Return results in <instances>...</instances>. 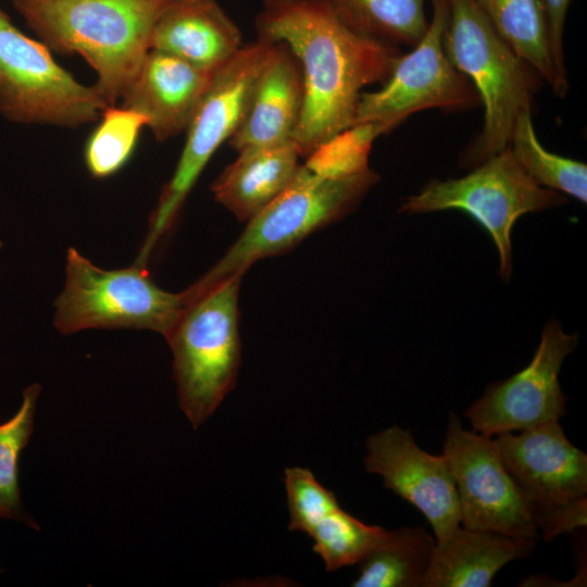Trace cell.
Masks as SVG:
<instances>
[{"mask_svg": "<svg viewBox=\"0 0 587 587\" xmlns=\"http://www.w3.org/2000/svg\"><path fill=\"white\" fill-rule=\"evenodd\" d=\"M572 0H544L551 57L557 76L554 95L564 98L569 90L567 71L563 47L566 15Z\"/></svg>", "mask_w": 587, "mask_h": 587, "instance_id": "f546056e", "label": "cell"}, {"mask_svg": "<svg viewBox=\"0 0 587 587\" xmlns=\"http://www.w3.org/2000/svg\"><path fill=\"white\" fill-rule=\"evenodd\" d=\"M386 529L367 525L341 507L324 517L310 533L313 551L328 572L358 564L382 540Z\"/></svg>", "mask_w": 587, "mask_h": 587, "instance_id": "484cf974", "label": "cell"}, {"mask_svg": "<svg viewBox=\"0 0 587 587\" xmlns=\"http://www.w3.org/2000/svg\"><path fill=\"white\" fill-rule=\"evenodd\" d=\"M213 75L150 49L123 93L121 105L143 114L147 127L162 142L186 130Z\"/></svg>", "mask_w": 587, "mask_h": 587, "instance_id": "9a60e30c", "label": "cell"}, {"mask_svg": "<svg viewBox=\"0 0 587 587\" xmlns=\"http://www.w3.org/2000/svg\"><path fill=\"white\" fill-rule=\"evenodd\" d=\"M586 496L533 512L535 526L537 530H541L546 541H550L561 534L573 533L578 527H586Z\"/></svg>", "mask_w": 587, "mask_h": 587, "instance_id": "f1b7e54d", "label": "cell"}, {"mask_svg": "<svg viewBox=\"0 0 587 587\" xmlns=\"http://www.w3.org/2000/svg\"><path fill=\"white\" fill-rule=\"evenodd\" d=\"M359 32L396 47H414L429 21L425 0H329Z\"/></svg>", "mask_w": 587, "mask_h": 587, "instance_id": "7402d4cb", "label": "cell"}, {"mask_svg": "<svg viewBox=\"0 0 587 587\" xmlns=\"http://www.w3.org/2000/svg\"><path fill=\"white\" fill-rule=\"evenodd\" d=\"M502 39L554 92L557 76L550 51L544 0H473Z\"/></svg>", "mask_w": 587, "mask_h": 587, "instance_id": "44dd1931", "label": "cell"}, {"mask_svg": "<svg viewBox=\"0 0 587 587\" xmlns=\"http://www.w3.org/2000/svg\"><path fill=\"white\" fill-rule=\"evenodd\" d=\"M444 49L476 89L483 129L463 163L478 165L509 146L517 116L532 111L542 78L495 30L473 0H448Z\"/></svg>", "mask_w": 587, "mask_h": 587, "instance_id": "3957f363", "label": "cell"}, {"mask_svg": "<svg viewBox=\"0 0 587 587\" xmlns=\"http://www.w3.org/2000/svg\"><path fill=\"white\" fill-rule=\"evenodd\" d=\"M168 0H12L49 49L78 54L97 73L95 84L115 105L150 51L154 23Z\"/></svg>", "mask_w": 587, "mask_h": 587, "instance_id": "7a4b0ae2", "label": "cell"}, {"mask_svg": "<svg viewBox=\"0 0 587 587\" xmlns=\"http://www.w3.org/2000/svg\"><path fill=\"white\" fill-rule=\"evenodd\" d=\"M243 274L197 289L165 337L173 352L178 403L201 426L235 387L240 360L238 296Z\"/></svg>", "mask_w": 587, "mask_h": 587, "instance_id": "277c9868", "label": "cell"}, {"mask_svg": "<svg viewBox=\"0 0 587 587\" xmlns=\"http://www.w3.org/2000/svg\"><path fill=\"white\" fill-rule=\"evenodd\" d=\"M378 180L370 167L348 177L324 178L300 165L287 187L248 221L240 237L196 284L207 288L245 274L258 260L285 253L351 212Z\"/></svg>", "mask_w": 587, "mask_h": 587, "instance_id": "8992f818", "label": "cell"}, {"mask_svg": "<svg viewBox=\"0 0 587 587\" xmlns=\"http://www.w3.org/2000/svg\"><path fill=\"white\" fill-rule=\"evenodd\" d=\"M284 482L290 516L289 530L310 535L324 517L340 508L334 492L326 489L309 469H286Z\"/></svg>", "mask_w": 587, "mask_h": 587, "instance_id": "83f0119b", "label": "cell"}, {"mask_svg": "<svg viewBox=\"0 0 587 587\" xmlns=\"http://www.w3.org/2000/svg\"><path fill=\"white\" fill-rule=\"evenodd\" d=\"M382 136L373 124L352 125L317 146L303 164L324 178L348 177L369 168L374 140Z\"/></svg>", "mask_w": 587, "mask_h": 587, "instance_id": "4316f807", "label": "cell"}, {"mask_svg": "<svg viewBox=\"0 0 587 587\" xmlns=\"http://www.w3.org/2000/svg\"><path fill=\"white\" fill-rule=\"evenodd\" d=\"M504 469L532 511L585 497L587 457L566 438L559 421L497 435Z\"/></svg>", "mask_w": 587, "mask_h": 587, "instance_id": "5bb4252c", "label": "cell"}, {"mask_svg": "<svg viewBox=\"0 0 587 587\" xmlns=\"http://www.w3.org/2000/svg\"><path fill=\"white\" fill-rule=\"evenodd\" d=\"M301 66L282 42L263 68L246 113L228 143L237 152L292 139L303 105Z\"/></svg>", "mask_w": 587, "mask_h": 587, "instance_id": "e0dca14e", "label": "cell"}, {"mask_svg": "<svg viewBox=\"0 0 587 587\" xmlns=\"http://www.w3.org/2000/svg\"><path fill=\"white\" fill-rule=\"evenodd\" d=\"M84 147V161L90 175L98 179L113 176L132 159L140 133L148 121L140 112L109 105Z\"/></svg>", "mask_w": 587, "mask_h": 587, "instance_id": "cb8c5ba5", "label": "cell"}, {"mask_svg": "<svg viewBox=\"0 0 587 587\" xmlns=\"http://www.w3.org/2000/svg\"><path fill=\"white\" fill-rule=\"evenodd\" d=\"M436 540L422 527L387 530L358 564L354 587H421Z\"/></svg>", "mask_w": 587, "mask_h": 587, "instance_id": "ffe728a7", "label": "cell"}, {"mask_svg": "<svg viewBox=\"0 0 587 587\" xmlns=\"http://www.w3.org/2000/svg\"><path fill=\"white\" fill-rule=\"evenodd\" d=\"M364 458L366 472L419 509L430 523L436 541L460 527L458 491L442 455L422 450L409 430L392 425L371 435Z\"/></svg>", "mask_w": 587, "mask_h": 587, "instance_id": "4fadbf2b", "label": "cell"}, {"mask_svg": "<svg viewBox=\"0 0 587 587\" xmlns=\"http://www.w3.org/2000/svg\"><path fill=\"white\" fill-rule=\"evenodd\" d=\"M509 148L521 167L538 185L586 203V164L546 150L535 133L532 111H524L517 116Z\"/></svg>", "mask_w": 587, "mask_h": 587, "instance_id": "603a6c76", "label": "cell"}, {"mask_svg": "<svg viewBox=\"0 0 587 587\" xmlns=\"http://www.w3.org/2000/svg\"><path fill=\"white\" fill-rule=\"evenodd\" d=\"M109 107L59 65L42 42L23 34L0 10V113L23 124L77 127Z\"/></svg>", "mask_w": 587, "mask_h": 587, "instance_id": "9c48e42d", "label": "cell"}, {"mask_svg": "<svg viewBox=\"0 0 587 587\" xmlns=\"http://www.w3.org/2000/svg\"><path fill=\"white\" fill-rule=\"evenodd\" d=\"M242 35L216 0H168L159 14L150 47L215 74L241 48Z\"/></svg>", "mask_w": 587, "mask_h": 587, "instance_id": "2e32d148", "label": "cell"}, {"mask_svg": "<svg viewBox=\"0 0 587 587\" xmlns=\"http://www.w3.org/2000/svg\"><path fill=\"white\" fill-rule=\"evenodd\" d=\"M258 39L285 43L303 78V105L292 140L301 157L352 126L363 89L383 84L402 52L367 36L329 0H263Z\"/></svg>", "mask_w": 587, "mask_h": 587, "instance_id": "6da1fadb", "label": "cell"}, {"mask_svg": "<svg viewBox=\"0 0 587 587\" xmlns=\"http://www.w3.org/2000/svg\"><path fill=\"white\" fill-rule=\"evenodd\" d=\"M300 157L292 139L238 152L211 185L215 201L239 221L251 220L291 182Z\"/></svg>", "mask_w": 587, "mask_h": 587, "instance_id": "d6986e66", "label": "cell"}, {"mask_svg": "<svg viewBox=\"0 0 587 587\" xmlns=\"http://www.w3.org/2000/svg\"><path fill=\"white\" fill-rule=\"evenodd\" d=\"M441 455L455 483L463 527L537 538L533 511L490 437L464 429L452 413Z\"/></svg>", "mask_w": 587, "mask_h": 587, "instance_id": "8fae6325", "label": "cell"}, {"mask_svg": "<svg viewBox=\"0 0 587 587\" xmlns=\"http://www.w3.org/2000/svg\"><path fill=\"white\" fill-rule=\"evenodd\" d=\"M2 247V241L0 240V248Z\"/></svg>", "mask_w": 587, "mask_h": 587, "instance_id": "4dcf8cb0", "label": "cell"}, {"mask_svg": "<svg viewBox=\"0 0 587 587\" xmlns=\"http://www.w3.org/2000/svg\"><path fill=\"white\" fill-rule=\"evenodd\" d=\"M40 391L39 384L25 388L17 412L0 424V517L15 520L35 529L40 527L23 507L17 463L34 429Z\"/></svg>", "mask_w": 587, "mask_h": 587, "instance_id": "d4e9b609", "label": "cell"}, {"mask_svg": "<svg viewBox=\"0 0 587 587\" xmlns=\"http://www.w3.org/2000/svg\"><path fill=\"white\" fill-rule=\"evenodd\" d=\"M276 43L257 39L242 48L212 77L186 128V141L153 210L136 264L147 266L152 250L173 226L187 196L220 146L241 125L257 82Z\"/></svg>", "mask_w": 587, "mask_h": 587, "instance_id": "5b68a950", "label": "cell"}, {"mask_svg": "<svg viewBox=\"0 0 587 587\" xmlns=\"http://www.w3.org/2000/svg\"><path fill=\"white\" fill-rule=\"evenodd\" d=\"M566 203L552 189L538 185L517 163L509 146L489 157L464 177L432 180L408 197L399 211L407 214L460 210L475 218L491 236L500 258V276L512 274L511 230L516 220Z\"/></svg>", "mask_w": 587, "mask_h": 587, "instance_id": "ba28073f", "label": "cell"}, {"mask_svg": "<svg viewBox=\"0 0 587 587\" xmlns=\"http://www.w3.org/2000/svg\"><path fill=\"white\" fill-rule=\"evenodd\" d=\"M577 334H565L557 320L542 329L529 364L510 378L488 386L465 412L474 432L486 437L559 421L566 414L559 373L577 346Z\"/></svg>", "mask_w": 587, "mask_h": 587, "instance_id": "7c38bea8", "label": "cell"}, {"mask_svg": "<svg viewBox=\"0 0 587 587\" xmlns=\"http://www.w3.org/2000/svg\"><path fill=\"white\" fill-rule=\"evenodd\" d=\"M535 547L532 538L459 527L436 541L421 587H487L502 566Z\"/></svg>", "mask_w": 587, "mask_h": 587, "instance_id": "ac0fdd59", "label": "cell"}, {"mask_svg": "<svg viewBox=\"0 0 587 587\" xmlns=\"http://www.w3.org/2000/svg\"><path fill=\"white\" fill-rule=\"evenodd\" d=\"M430 1L433 13L424 37L400 55L378 90L362 92L352 125L373 124L384 135L423 110L461 111L480 104L476 89L444 49L448 0Z\"/></svg>", "mask_w": 587, "mask_h": 587, "instance_id": "30bf717a", "label": "cell"}, {"mask_svg": "<svg viewBox=\"0 0 587 587\" xmlns=\"http://www.w3.org/2000/svg\"><path fill=\"white\" fill-rule=\"evenodd\" d=\"M147 266L102 270L75 248L66 254L64 289L54 302V325L63 334L89 328L150 329L164 337L191 301L189 289H161Z\"/></svg>", "mask_w": 587, "mask_h": 587, "instance_id": "52a82bcc", "label": "cell"}]
</instances>
